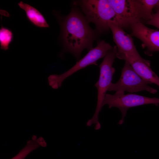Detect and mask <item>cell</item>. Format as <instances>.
I'll use <instances>...</instances> for the list:
<instances>
[{
    "label": "cell",
    "mask_w": 159,
    "mask_h": 159,
    "mask_svg": "<svg viewBox=\"0 0 159 159\" xmlns=\"http://www.w3.org/2000/svg\"><path fill=\"white\" fill-rule=\"evenodd\" d=\"M57 16L60 25V38L64 50L79 59L84 49L89 50L92 48L96 32L90 27L85 16L77 8L72 9L66 16L57 14Z\"/></svg>",
    "instance_id": "6da1fadb"
},
{
    "label": "cell",
    "mask_w": 159,
    "mask_h": 159,
    "mask_svg": "<svg viewBox=\"0 0 159 159\" xmlns=\"http://www.w3.org/2000/svg\"><path fill=\"white\" fill-rule=\"evenodd\" d=\"M80 7L88 22L95 25L98 32L103 33L109 29V23L114 22L123 28L122 24L107 0H83L75 4Z\"/></svg>",
    "instance_id": "7a4b0ae2"
},
{
    "label": "cell",
    "mask_w": 159,
    "mask_h": 159,
    "mask_svg": "<svg viewBox=\"0 0 159 159\" xmlns=\"http://www.w3.org/2000/svg\"><path fill=\"white\" fill-rule=\"evenodd\" d=\"M112 48L104 40L99 42L96 47L90 50L82 58L67 71L59 75H50L48 78L49 85L53 89L58 88L66 79L76 72L90 65H97V61L104 57L107 52Z\"/></svg>",
    "instance_id": "3957f363"
},
{
    "label": "cell",
    "mask_w": 159,
    "mask_h": 159,
    "mask_svg": "<svg viewBox=\"0 0 159 159\" xmlns=\"http://www.w3.org/2000/svg\"><path fill=\"white\" fill-rule=\"evenodd\" d=\"M117 52L116 46H114L106 53L100 65L99 79L95 84L97 92V102L96 110L92 117L94 124L98 121L99 112L102 107V104L106 94V92L112 83L113 76L115 69L112 65Z\"/></svg>",
    "instance_id": "277c9868"
},
{
    "label": "cell",
    "mask_w": 159,
    "mask_h": 159,
    "mask_svg": "<svg viewBox=\"0 0 159 159\" xmlns=\"http://www.w3.org/2000/svg\"><path fill=\"white\" fill-rule=\"evenodd\" d=\"M149 104H153L158 106L159 104V98H150L133 94L125 95L124 92L117 91L113 95L106 94L102 103V107L107 104L109 108L113 107L118 108L122 116L118 124L121 125L124 122L128 109Z\"/></svg>",
    "instance_id": "5b68a950"
},
{
    "label": "cell",
    "mask_w": 159,
    "mask_h": 159,
    "mask_svg": "<svg viewBox=\"0 0 159 159\" xmlns=\"http://www.w3.org/2000/svg\"><path fill=\"white\" fill-rule=\"evenodd\" d=\"M149 84H151L140 76L129 63L125 61L119 79L115 83H112L108 91L130 93L145 91L152 94L156 93L157 90L149 86Z\"/></svg>",
    "instance_id": "8992f818"
},
{
    "label": "cell",
    "mask_w": 159,
    "mask_h": 159,
    "mask_svg": "<svg viewBox=\"0 0 159 159\" xmlns=\"http://www.w3.org/2000/svg\"><path fill=\"white\" fill-rule=\"evenodd\" d=\"M123 28L130 27L142 20H148L140 0H108Z\"/></svg>",
    "instance_id": "52a82bcc"
},
{
    "label": "cell",
    "mask_w": 159,
    "mask_h": 159,
    "mask_svg": "<svg viewBox=\"0 0 159 159\" xmlns=\"http://www.w3.org/2000/svg\"><path fill=\"white\" fill-rule=\"evenodd\" d=\"M130 27L131 30L130 35L142 42L143 48H146L145 54L151 56L153 53L159 51V30L150 28L142 22L133 24Z\"/></svg>",
    "instance_id": "ba28073f"
},
{
    "label": "cell",
    "mask_w": 159,
    "mask_h": 159,
    "mask_svg": "<svg viewBox=\"0 0 159 159\" xmlns=\"http://www.w3.org/2000/svg\"><path fill=\"white\" fill-rule=\"evenodd\" d=\"M109 26L112 33L113 41L117 47L116 57L127 54L138 59L142 58L138 52L130 34L124 32L122 28L114 22H110Z\"/></svg>",
    "instance_id": "9c48e42d"
},
{
    "label": "cell",
    "mask_w": 159,
    "mask_h": 159,
    "mask_svg": "<svg viewBox=\"0 0 159 159\" xmlns=\"http://www.w3.org/2000/svg\"><path fill=\"white\" fill-rule=\"evenodd\" d=\"M118 58L127 61L136 73L143 79L159 86V77L150 68V61L127 54L121 55Z\"/></svg>",
    "instance_id": "30bf717a"
},
{
    "label": "cell",
    "mask_w": 159,
    "mask_h": 159,
    "mask_svg": "<svg viewBox=\"0 0 159 159\" xmlns=\"http://www.w3.org/2000/svg\"><path fill=\"white\" fill-rule=\"evenodd\" d=\"M18 4L25 11L27 19L32 24L41 28L49 27L44 17L36 8L22 1L18 3Z\"/></svg>",
    "instance_id": "8fae6325"
},
{
    "label": "cell",
    "mask_w": 159,
    "mask_h": 159,
    "mask_svg": "<svg viewBox=\"0 0 159 159\" xmlns=\"http://www.w3.org/2000/svg\"><path fill=\"white\" fill-rule=\"evenodd\" d=\"M13 39V34L9 29L1 26L0 29V46L1 49L6 50Z\"/></svg>",
    "instance_id": "7c38bea8"
},
{
    "label": "cell",
    "mask_w": 159,
    "mask_h": 159,
    "mask_svg": "<svg viewBox=\"0 0 159 159\" xmlns=\"http://www.w3.org/2000/svg\"><path fill=\"white\" fill-rule=\"evenodd\" d=\"M39 145L37 141L34 140H30L16 155L11 159H25L27 155L38 148Z\"/></svg>",
    "instance_id": "4fadbf2b"
},
{
    "label": "cell",
    "mask_w": 159,
    "mask_h": 159,
    "mask_svg": "<svg viewBox=\"0 0 159 159\" xmlns=\"http://www.w3.org/2000/svg\"><path fill=\"white\" fill-rule=\"evenodd\" d=\"M140 1L146 14L150 19L153 14V9L157 5L159 0H140Z\"/></svg>",
    "instance_id": "5bb4252c"
},
{
    "label": "cell",
    "mask_w": 159,
    "mask_h": 159,
    "mask_svg": "<svg viewBox=\"0 0 159 159\" xmlns=\"http://www.w3.org/2000/svg\"><path fill=\"white\" fill-rule=\"evenodd\" d=\"M145 22L146 24L154 26L159 29V10L153 13L150 19Z\"/></svg>",
    "instance_id": "9a60e30c"
},
{
    "label": "cell",
    "mask_w": 159,
    "mask_h": 159,
    "mask_svg": "<svg viewBox=\"0 0 159 159\" xmlns=\"http://www.w3.org/2000/svg\"><path fill=\"white\" fill-rule=\"evenodd\" d=\"M94 126V129L96 130H99L101 128V124L100 122L98 121L96 122Z\"/></svg>",
    "instance_id": "2e32d148"
},
{
    "label": "cell",
    "mask_w": 159,
    "mask_h": 159,
    "mask_svg": "<svg viewBox=\"0 0 159 159\" xmlns=\"http://www.w3.org/2000/svg\"><path fill=\"white\" fill-rule=\"evenodd\" d=\"M93 122L92 119L89 120L86 122V125L87 126H90L93 124Z\"/></svg>",
    "instance_id": "e0dca14e"
},
{
    "label": "cell",
    "mask_w": 159,
    "mask_h": 159,
    "mask_svg": "<svg viewBox=\"0 0 159 159\" xmlns=\"http://www.w3.org/2000/svg\"><path fill=\"white\" fill-rule=\"evenodd\" d=\"M154 9L156 11L159 10V1L155 7Z\"/></svg>",
    "instance_id": "ac0fdd59"
}]
</instances>
